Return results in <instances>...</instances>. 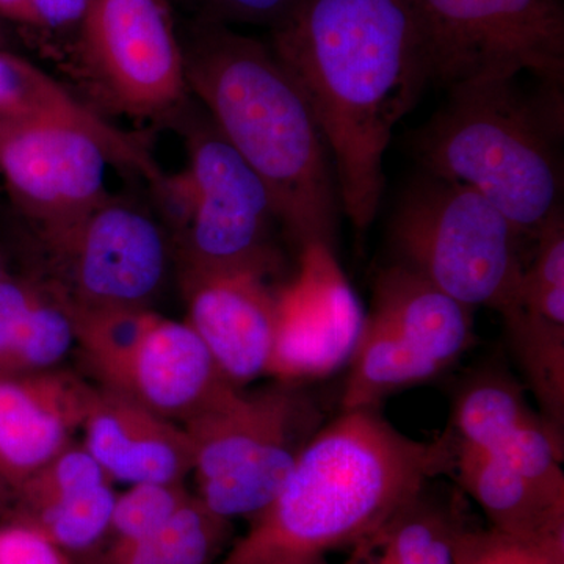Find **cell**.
<instances>
[{"label": "cell", "instance_id": "83f0119b", "mask_svg": "<svg viewBox=\"0 0 564 564\" xmlns=\"http://www.w3.org/2000/svg\"><path fill=\"white\" fill-rule=\"evenodd\" d=\"M0 564H70L69 555L22 524L0 527Z\"/></svg>", "mask_w": 564, "mask_h": 564}, {"label": "cell", "instance_id": "44dd1931", "mask_svg": "<svg viewBox=\"0 0 564 564\" xmlns=\"http://www.w3.org/2000/svg\"><path fill=\"white\" fill-rule=\"evenodd\" d=\"M74 344L73 318L43 281L0 276V375L55 369Z\"/></svg>", "mask_w": 564, "mask_h": 564}, {"label": "cell", "instance_id": "30bf717a", "mask_svg": "<svg viewBox=\"0 0 564 564\" xmlns=\"http://www.w3.org/2000/svg\"><path fill=\"white\" fill-rule=\"evenodd\" d=\"M36 236L50 270L44 282L68 310H151L176 259L161 215L110 193L80 217Z\"/></svg>", "mask_w": 564, "mask_h": 564}, {"label": "cell", "instance_id": "ba28073f", "mask_svg": "<svg viewBox=\"0 0 564 564\" xmlns=\"http://www.w3.org/2000/svg\"><path fill=\"white\" fill-rule=\"evenodd\" d=\"M475 339L474 310L402 262L384 267L348 361L343 410L380 408L389 397L429 383Z\"/></svg>", "mask_w": 564, "mask_h": 564}, {"label": "cell", "instance_id": "8fae6325", "mask_svg": "<svg viewBox=\"0 0 564 564\" xmlns=\"http://www.w3.org/2000/svg\"><path fill=\"white\" fill-rule=\"evenodd\" d=\"M430 85L529 73L564 82L563 0H410Z\"/></svg>", "mask_w": 564, "mask_h": 564}, {"label": "cell", "instance_id": "8992f818", "mask_svg": "<svg viewBox=\"0 0 564 564\" xmlns=\"http://www.w3.org/2000/svg\"><path fill=\"white\" fill-rule=\"evenodd\" d=\"M521 232L480 193L422 173L404 188L391 220L397 262L456 302L514 314L524 262Z\"/></svg>", "mask_w": 564, "mask_h": 564}, {"label": "cell", "instance_id": "ffe728a7", "mask_svg": "<svg viewBox=\"0 0 564 564\" xmlns=\"http://www.w3.org/2000/svg\"><path fill=\"white\" fill-rule=\"evenodd\" d=\"M448 436L452 464L447 477L481 508L489 527L527 541L564 540V494L534 484L451 432Z\"/></svg>", "mask_w": 564, "mask_h": 564}, {"label": "cell", "instance_id": "9c48e42d", "mask_svg": "<svg viewBox=\"0 0 564 564\" xmlns=\"http://www.w3.org/2000/svg\"><path fill=\"white\" fill-rule=\"evenodd\" d=\"M76 33L74 68L101 109L172 126L192 106L170 0H90Z\"/></svg>", "mask_w": 564, "mask_h": 564}, {"label": "cell", "instance_id": "4316f807", "mask_svg": "<svg viewBox=\"0 0 564 564\" xmlns=\"http://www.w3.org/2000/svg\"><path fill=\"white\" fill-rule=\"evenodd\" d=\"M303 0H170L184 20L218 22L229 25H256L270 32L280 28Z\"/></svg>", "mask_w": 564, "mask_h": 564}, {"label": "cell", "instance_id": "7a4b0ae2", "mask_svg": "<svg viewBox=\"0 0 564 564\" xmlns=\"http://www.w3.org/2000/svg\"><path fill=\"white\" fill-rule=\"evenodd\" d=\"M188 91L272 195L300 251H333L340 198L310 104L270 44L218 22H177Z\"/></svg>", "mask_w": 564, "mask_h": 564}, {"label": "cell", "instance_id": "277c9868", "mask_svg": "<svg viewBox=\"0 0 564 564\" xmlns=\"http://www.w3.org/2000/svg\"><path fill=\"white\" fill-rule=\"evenodd\" d=\"M448 99L411 135L423 173L458 182L534 239L563 212V85L521 88L518 77L448 88Z\"/></svg>", "mask_w": 564, "mask_h": 564}, {"label": "cell", "instance_id": "d6986e66", "mask_svg": "<svg viewBox=\"0 0 564 564\" xmlns=\"http://www.w3.org/2000/svg\"><path fill=\"white\" fill-rule=\"evenodd\" d=\"M20 521L66 554L90 555L109 534L113 481L82 444H70L17 486Z\"/></svg>", "mask_w": 564, "mask_h": 564}, {"label": "cell", "instance_id": "5bb4252c", "mask_svg": "<svg viewBox=\"0 0 564 564\" xmlns=\"http://www.w3.org/2000/svg\"><path fill=\"white\" fill-rule=\"evenodd\" d=\"M447 430L534 484L564 494L563 436L502 367H484L459 384Z\"/></svg>", "mask_w": 564, "mask_h": 564}, {"label": "cell", "instance_id": "1f68e13d", "mask_svg": "<svg viewBox=\"0 0 564 564\" xmlns=\"http://www.w3.org/2000/svg\"><path fill=\"white\" fill-rule=\"evenodd\" d=\"M359 554L366 555V562H364V564H384L373 552L362 551L359 552Z\"/></svg>", "mask_w": 564, "mask_h": 564}, {"label": "cell", "instance_id": "52a82bcc", "mask_svg": "<svg viewBox=\"0 0 564 564\" xmlns=\"http://www.w3.org/2000/svg\"><path fill=\"white\" fill-rule=\"evenodd\" d=\"M302 386L274 380L254 392L237 389L182 425L195 496L212 513L250 522L273 502L325 417Z\"/></svg>", "mask_w": 564, "mask_h": 564}, {"label": "cell", "instance_id": "e0dca14e", "mask_svg": "<svg viewBox=\"0 0 564 564\" xmlns=\"http://www.w3.org/2000/svg\"><path fill=\"white\" fill-rule=\"evenodd\" d=\"M80 432L85 451L113 484H184L192 474L184 426L128 393L95 388Z\"/></svg>", "mask_w": 564, "mask_h": 564}, {"label": "cell", "instance_id": "6da1fadb", "mask_svg": "<svg viewBox=\"0 0 564 564\" xmlns=\"http://www.w3.org/2000/svg\"><path fill=\"white\" fill-rule=\"evenodd\" d=\"M270 33L326 141L340 209L366 231L380 209L393 128L430 87L410 0H303Z\"/></svg>", "mask_w": 564, "mask_h": 564}, {"label": "cell", "instance_id": "484cf974", "mask_svg": "<svg viewBox=\"0 0 564 564\" xmlns=\"http://www.w3.org/2000/svg\"><path fill=\"white\" fill-rule=\"evenodd\" d=\"M454 564H564V540L527 541L492 529L459 525Z\"/></svg>", "mask_w": 564, "mask_h": 564}, {"label": "cell", "instance_id": "4fadbf2b", "mask_svg": "<svg viewBox=\"0 0 564 564\" xmlns=\"http://www.w3.org/2000/svg\"><path fill=\"white\" fill-rule=\"evenodd\" d=\"M300 269L276 292V334L269 377L284 383L321 380L350 361L364 318L333 251H300Z\"/></svg>", "mask_w": 564, "mask_h": 564}, {"label": "cell", "instance_id": "f546056e", "mask_svg": "<svg viewBox=\"0 0 564 564\" xmlns=\"http://www.w3.org/2000/svg\"><path fill=\"white\" fill-rule=\"evenodd\" d=\"M0 18L40 31L39 21L29 0H0Z\"/></svg>", "mask_w": 564, "mask_h": 564}, {"label": "cell", "instance_id": "7c38bea8", "mask_svg": "<svg viewBox=\"0 0 564 564\" xmlns=\"http://www.w3.org/2000/svg\"><path fill=\"white\" fill-rule=\"evenodd\" d=\"M117 155L96 133L51 120H0V176L36 232L61 228L109 196Z\"/></svg>", "mask_w": 564, "mask_h": 564}, {"label": "cell", "instance_id": "2e32d148", "mask_svg": "<svg viewBox=\"0 0 564 564\" xmlns=\"http://www.w3.org/2000/svg\"><path fill=\"white\" fill-rule=\"evenodd\" d=\"M93 392L65 370L0 375V478L17 488L69 447Z\"/></svg>", "mask_w": 564, "mask_h": 564}, {"label": "cell", "instance_id": "7402d4cb", "mask_svg": "<svg viewBox=\"0 0 564 564\" xmlns=\"http://www.w3.org/2000/svg\"><path fill=\"white\" fill-rule=\"evenodd\" d=\"M429 488V486H426ZM423 488L377 538L356 552H373L384 564H454L458 514Z\"/></svg>", "mask_w": 564, "mask_h": 564}, {"label": "cell", "instance_id": "9a60e30c", "mask_svg": "<svg viewBox=\"0 0 564 564\" xmlns=\"http://www.w3.org/2000/svg\"><path fill=\"white\" fill-rule=\"evenodd\" d=\"M180 274L185 322L223 375L240 389L269 377L278 311L270 278L250 270Z\"/></svg>", "mask_w": 564, "mask_h": 564}, {"label": "cell", "instance_id": "836d02e7", "mask_svg": "<svg viewBox=\"0 0 564 564\" xmlns=\"http://www.w3.org/2000/svg\"><path fill=\"white\" fill-rule=\"evenodd\" d=\"M3 273H6V272H3V262H2V258H0V276H2Z\"/></svg>", "mask_w": 564, "mask_h": 564}, {"label": "cell", "instance_id": "5b68a950", "mask_svg": "<svg viewBox=\"0 0 564 564\" xmlns=\"http://www.w3.org/2000/svg\"><path fill=\"white\" fill-rule=\"evenodd\" d=\"M187 163L154 192L181 272H280L282 229L272 195L195 101L173 121Z\"/></svg>", "mask_w": 564, "mask_h": 564}, {"label": "cell", "instance_id": "cb8c5ba5", "mask_svg": "<svg viewBox=\"0 0 564 564\" xmlns=\"http://www.w3.org/2000/svg\"><path fill=\"white\" fill-rule=\"evenodd\" d=\"M232 522L212 513L192 494L155 534L165 564H218L231 544ZM231 547V545H229Z\"/></svg>", "mask_w": 564, "mask_h": 564}, {"label": "cell", "instance_id": "d4e9b609", "mask_svg": "<svg viewBox=\"0 0 564 564\" xmlns=\"http://www.w3.org/2000/svg\"><path fill=\"white\" fill-rule=\"evenodd\" d=\"M184 484H139L117 494L111 511L110 541L155 536L173 514L191 499Z\"/></svg>", "mask_w": 564, "mask_h": 564}, {"label": "cell", "instance_id": "3957f363", "mask_svg": "<svg viewBox=\"0 0 564 564\" xmlns=\"http://www.w3.org/2000/svg\"><path fill=\"white\" fill-rule=\"evenodd\" d=\"M451 464L447 430L421 443L393 429L380 408L343 410L323 423L273 502L221 560L358 551Z\"/></svg>", "mask_w": 564, "mask_h": 564}, {"label": "cell", "instance_id": "4dcf8cb0", "mask_svg": "<svg viewBox=\"0 0 564 564\" xmlns=\"http://www.w3.org/2000/svg\"><path fill=\"white\" fill-rule=\"evenodd\" d=\"M218 564H329L325 555L318 554H274L254 556V558L240 560V562H226Z\"/></svg>", "mask_w": 564, "mask_h": 564}, {"label": "cell", "instance_id": "ac0fdd59", "mask_svg": "<svg viewBox=\"0 0 564 564\" xmlns=\"http://www.w3.org/2000/svg\"><path fill=\"white\" fill-rule=\"evenodd\" d=\"M237 389L187 322L155 313L118 391L184 425Z\"/></svg>", "mask_w": 564, "mask_h": 564}, {"label": "cell", "instance_id": "603a6c76", "mask_svg": "<svg viewBox=\"0 0 564 564\" xmlns=\"http://www.w3.org/2000/svg\"><path fill=\"white\" fill-rule=\"evenodd\" d=\"M68 313L85 362L102 388L118 391L133 352L154 317V311L144 307H104L68 310Z\"/></svg>", "mask_w": 564, "mask_h": 564}, {"label": "cell", "instance_id": "d6a6232c", "mask_svg": "<svg viewBox=\"0 0 564 564\" xmlns=\"http://www.w3.org/2000/svg\"><path fill=\"white\" fill-rule=\"evenodd\" d=\"M3 43H6V39H3V33L0 31V50H2Z\"/></svg>", "mask_w": 564, "mask_h": 564}, {"label": "cell", "instance_id": "f1b7e54d", "mask_svg": "<svg viewBox=\"0 0 564 564\" xmlns=\"http://www.w3.org/2000/svg\"><path fill=\"white\" fill-rule=\"evenodd\" d=\"M40 31L77 32L90 0H29Z\"/></svg>", "mask_w": 564, "mask_h": 564}]
</instances>
